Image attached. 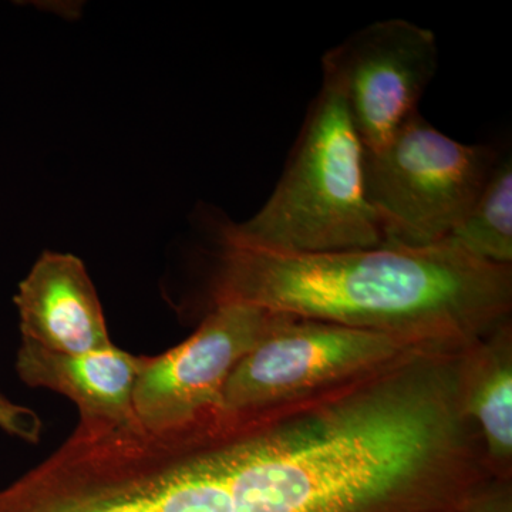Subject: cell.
<instances>
[{
  "mask_svg": "<svg viewBox=\"0 0 512 512\" xmlns=\"http://www.w3.org/2000/svg\"><path fill=\"white\" fill-rule=\"evenodd\" d=\"M208 311L247 305L463 350L512 319V266L439 244L335 252H284L218 229Z\"/></svg>",
  "mask_w": 512,
  "mask_h": 512,
  "instance_id": "6da1fadb",
  "label": "cell"
},
{
  "mask_svg": "<svg viewBox=\"0 0 512 512\" xmlns=\"http://www.w3.org/2000/svg\"><path fill=\"white\" fill-rule=\"evenodd\" d=\"M150 362L110 346L94 352L67 355L30 343H20L15 369L26 386L62 394L79 410L76 429H119L136 421L134 392Z\"/></svg>",
  "mask_w": 512,
  "mask_h": 512,
  "instance_id": "ba28073f",
  "label": "cell"
},
{
  "mask_svg": "<svg viewBox=\"0 0 512 512\" xmlns=\"http://www.w3.org/2000/svg\"><path fill=\"white\" fill-rule=\"evenodd\" d=\"M461 512H512V480L488 481Z\"/></svg>",
  "mask_w": 512,
  "mask_h": 512,
  "instance_id": "7c38bea8",
  "label": "cell"
},
{
  "mask_svg": "<svg viewBox=\"0 0 512 512\" xmlns=\"http://www.w3.org/2000/svg\"><path fill=\"white\" fill-rule=\"evenodd\" d=\"M365 147L339 94L322 84L274 192L254 217L224 222L249 244L284 252L376 248L382 232L365 191Z\"/></svg>",
  "mask_w": 512,
  "mask_h": 512,
  "instance_id": "7a4b0ae2",
  "label": "cell"
},
{
  "mask_svg": "<svg viewBox=\"0 0 512 512\" xmlns=\"http://www.w3.org/2000/svg\"><path fill=\"white\" fill-rule=\"evenodd\" d=\"M443 244L498 266H512V161L498 157L477 200Z\"/></svg>",
  "mask_w": 512,
  "mask_h": 512,
  "instance_id": "30bf717a",
  "label": "cell"
},
{
  "mask_svg": "<svg viewBox=\"0 0 512 512\" xmlns=\"http://www.w3.org/2000/svg\"><path fill=\"white\" fill-rule=\"evenodd\" d=\"M458 392L491 476L512 480V319L461 350Z\"/></svg>",
  "mask_w": 512,
  "mask_h": 512,
  "instance_id": "9c48e42d",
  "label": "cell"
},
{
  "mask_svg": "<svg viewBox=\"0 0 512 512\" xmlns=\"http://www.w3.org/2000/svg\"><path fill=\"white\" fill-rule=\"evenodd\" d=\"M414 348L426 346L387 333L271 312L264 332L232 370L222 407L255 409L328 389Z\"/></svg>",
  "mask_w": 512,
  "mask_h": 512,
  "instance_id": "277c9868",
  "label": "cell"
},
{
  "mask_svg": "<svg viewBox=\"0 0 512 512\" xmlns=\"http://www.w3.org/2000/svg\"><path fill=\"white\" fill-rule=\"evenodd\" d=\"M22 342L80 355L113 346L96 288L77 256L46 251L15 295Z\"/></svg>",
  "mask_w": 512,
  "mask_h": 512,
  "instance_id": "52a82bcc",
  "label": "cell"
},
{
  "mask_svg": "<svg viewBox=\"0 0 512 512\" xmlns=\"http://www.w3.org/2000/svg\"><path fill=\"white\" fill-rule=\"evenodd\" d=\"M269 316L271 312L255 306H217L190 338L150 357L134 392L138 423L165 429L222 407L232 370L264 332Z\"/></svg>",
  "mask_w": 512,
  "mask_h": 512,
  "instance_id": "8992f818",
  "label": "cell"
},
{
  "mask_svg": "<svg viewBox=\"0 0 512 512\" xmlns=\"http://www.w3.org/2000/svg\"><path fill=\"white\" fill-rule=\"evenodd\" d=\"M500 154L464 144L420 113L376 151L365 150V191L383 247L443 244L483 190Z\"/></svg>",
  "mask_w": 512,
  "mask_h": 512,
  "instance_id": "3957f363",
  "label": "cell"
},
{
  "mask_svg": "<svg viewBox=\"0 0 512 512\" xmlns=\"http://www.w3.org/2000/svg\"><path fill=\"white\" fill-rule=\"evenodd\" d=\"M0 430L15 439L36 444L42 439L43 423L35 410L13 403L0 392Z\"/></svg>",
  "mask_w": 512,
  "mask_h": 512,
  "instance_id": "8fae6325",
  "label": "cell"
},
{
  "mask_svg": "<svg viewBox=\"0 0 512 512\" xmlns=\"http://www.w3.org/2000/svg\"><path fill=\"white\" fill-rule=\"evenodd\" d=\"M437 67L434 33L404 19L372 23L322 57L323 84L339 94L366 151L386 146L419 113Z\"/></svg>",
  "mask_w": 512,
  "mask_h": 512,
  "instance_id": "5b68a950",
  "label": "cell"
}]
</instances>
